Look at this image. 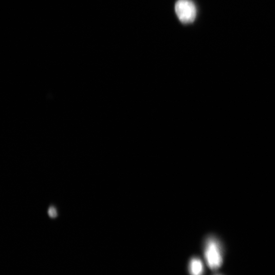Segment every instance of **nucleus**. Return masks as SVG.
<instances>
[{"label":"nucleus","mask_w":275,"mask_h":275,"mask_svg":"<svg viewBox=\"0 0 275 275\" xmlns=\"http://www.w3.org/2000/svg\"><path fill=\"white\" fill-rule=\"evenodd\" d=\"M204 255L209 267L213 271L218 270L223 262V249L218 238L209 235L204 243Z\"/></svg>","instance_id":"f257e3e1"},{"label":"nucleus","mask_w":275,"mask_h":275,"mask_svg":"<svg viewBox=\"0 0 275 275\" xmlns=\"http://www.w3.org/2000/svg\"><path fill=\"white\" fill-rule=\"evenodd\" d=\"M175 10L179 21L183 24H191L195 21L197 10L191 0H178Z\"/></svg>","instance_id":"f03ea898"},{"label":"nucleus","mask_w":275,"mask_h":275,"mask_svg":"<svg viewBox=\"0 0 275 275\" xmlns=\"http://www.w3.org/2000/svg\"><path fill=\"white\" fill-rule=\"evenodd\" d=\"M189 271L191 275H203L205 271L204 265L198 258H193L189 263Z\"/></svg>","instance_id":"7ed1b4c3"},{"label":"nucleus","mask_w":275,"mask_h":275,"mask_svg":"<svg viewBox=\"0 0 275 275\" xmlns=\"http://www.w3.org/2000/svg\"><path fill=\"white\" fill-rule=\"evenodd\" d=\"M48 215L51 218H56L58 216L57 210L54 207H50L48 210Z\"/></svg>","instance_id":"20e7f679"},{"label":"nucleus","mask_w":275,"mask_h":275,"mask_svg":"<svg viewBox=\"0 0 275 275\" xmlns=\"http://www.w3.org/2000/svg\"></svg>","instance_id":"39448f33"}]
</instances>
